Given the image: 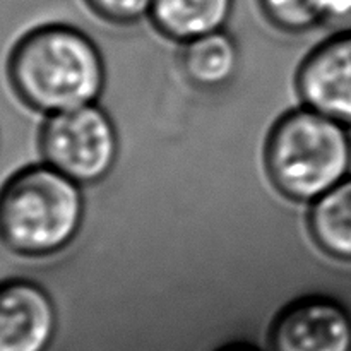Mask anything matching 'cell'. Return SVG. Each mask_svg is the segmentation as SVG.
Segmentation results:
<instances>
[{
	"label": "cell",
	"instance_id": "7",
	"mask_svg": "<svg viewBox=\"0 0 351 351\" xmlns=\"http://www.w3.org/2000/svg\"><path fill=\"white\" fill-rule=\"evenodd\" d=\"M57 329L48 291L27 278L0 281V351H47Z\"/></svg>",
	"mask_w": 351,
	"mask_h": 351
},
{
	"label": "cell",
	"instance_id": "13",
	"mask_svg": "<svg viewBox=\"0 0 351 351\" xmlns=\"http://www.w3.org/2000/svg\"><path fill=\"white\" fill-rule=\"evenodd\" d=\"M223 351H259V350L252 348V346H230V348H226Z\"/></svg>",
	"mask_w": 351,
	"mask_h": 351
},
{
	"label": "cell",
	"instance_id": "8",
	"mask_svg": "<svg viewBox=\"0 0 351 351\" xmlns=\"http://www.w3.org/2000/svg\"><path fill=\"white\" fill-rule=\"evenodd\" d=\"M235 0H154L149 19L168 40L187 43L225 29Z\"/></svg>",
	"mask_w": 351,
	"mask_h": 351
},
{
	"label": "cell",
	"instance_id": "2",
	"mask_svg": "<svg viewBox=\"0 0 351 351\" xmlns=\"http://www.w3.org/2000/svg\"><path fill=\"white\" fill-rule=\"evenodd\" d=\"M84 216L81 185L48 163L21 168L0 187V243L19 257L62 252L77 239Z\"/></svg>",
	"mask_w": 351,
	"mask_h": 351
},
{
	"label": "cell",
	"instance_id": "5",
	"mask_svg": "<svg viewBox=\"0 0 351 351\" xmlns=\"http://www.w3.org/2000/svg\"><path fill=\"white\" fill-rule=\"evenodd\" d=\"M273 351H351L348 308L324 295H308L281 311L271 331Z\"/></svg>",
	"mask_w": 351,
	"mask_h": 351
},
{
	"label": "cell",
	"instance_id": "11",
	"mask_svg": "<svg viewBox=\"0 0 351 351\" xmlns=\"http://www.w3.org/2000/svg\"><path fill=\"white\" fill-rule=\"evenodd\" d=\"M263 16L276 29L307 33L321 24L351 16V0H257Z\"/></svg>",
	"mask_w": 351,
	"mask_h": 351
},
{
	"label": "cell",
	"instance_id": "4",
	"mask_svg": "<svg viewBox=\"0 0 351 351\" xmlns=\"http://www.w3.org/2000/svg\"><path fill=\"white\" fill-rule=\"evenodd\" d=\"M45 163L79 185L105 180L120 154L117 125L96 103L48 115L40 130Z\"/></svg>",
	"mask_w": 351,
	"mask_h": 351
},
{
	"label": "cell",
	"instance_id": "1",
	"mask_svg": "<svg viewBox=\"0 0 351 351\" xmlns=\"http://www.w3.org/2000/svg\"><path fill=\"white\" fill-rule=\"evenodd\" d=\"M7 79L27 108L53 115L96 103L105 91L106 69L88 34L69 24H45L14 45Z\"/></svg>",
	"mask_w": 351,
	"mask_h": 351
},
{
	"label": "cell",
	"instance_id": "9",
	"mask_svg": "<svg viewBox=\"0 0 351 351\" xmlns=\"http://www.w3.org/2000/svg\"><path fill=\"white\" fill-rule=\"evenodd\" d=\"M239 43L225 29L184 43L180 67L192 86L216 91L233 81L239 72Z\"/></svg>",
	"mask_w": 351,
	"mask_h": 351
},
{
	"label": "cell",
	"instance_id": "6",
	"mask_svg": "<svg viewBox=\"0 0 351 351\" xmlns=\"http://www.w3.org/2000/svg\"><path fill=\"white\" fill-rule=\"evenodd\" d=\"M295 82L304 106L351 129V31L335 34L308 51Z\"/></svg>",
	"mask_w": 351,
	"mask_h": 351
},
{
	"label": "cell",
	"instance_id": "10",
	"mask_svg": "<svg viewBox=\"0 0 351 351\" xmlns=\"http://www.w3.org/2000/svg\"><path fill=\"white\" fill-rule=\"evenodd\" d=\"M308 235L331 259L351 263V177L312 202Z\"/></svg>",
	"mask_w": 351,
	"mask_h": 351
},
{
	"label": "cell",
	"instance_id": "12",
	"mask_svg": "<svg viewBox=\"0 0 351 351\" xmlns=\"http://www.w3.org/2000/svg\"><path fill=\"white\" fill-rule=\"evenodd\" d=\"M153 2L154 0H84L99 19L120 26L136 24L149 16Z\"/></svg>",
	"mask_w": 351,
	"mask_h": 351
},
{
	"label": "cell",
	"instance_id": "3",
	"mask_svg": "<svg viewBox=\"0 0 351 351\" xmlns=\"http://www.w3.org/2000/svg\"><path fill=\"white\" fill-rule=\"evenodd\" d=\"M263 156L281 197L312 204L350 177L348 127L308 106L290 110L271 127Z\"/></svg>",
	"mask_w": 351,
	"mask_h": 351
}]
</instances>
